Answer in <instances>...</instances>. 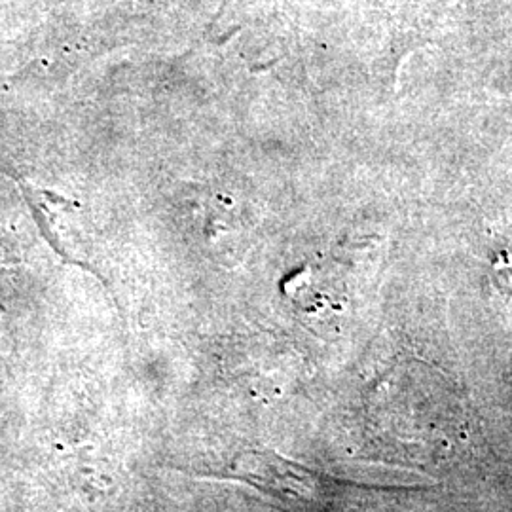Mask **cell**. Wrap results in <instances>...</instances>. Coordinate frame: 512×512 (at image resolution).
<instances>
[{
    "mask_svg": "<svg viewBox=\"0 0 512 512\" xmlns=\"http://www.w3.org/2000/svg\"><path fill=\"white\" fill-rule=\"evenodd\" d=\"M495 285L503 298L512 304V264H497L494 266Z\"/></svg>",
    "mask_w": 512,
    "mask_h": 512,
    "instance_id": "cell-1",
    "label": "cell"
}]
</instances>
